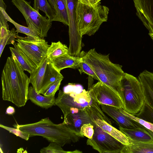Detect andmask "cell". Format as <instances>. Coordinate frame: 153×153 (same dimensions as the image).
<instances>
[{"label": "cell", "instance_id": "cell-12", "mask_svg": "<svg viewBox=\"0 0 153 153\" xmlns=\"http://www.w3.org/2000/svg\"><path fill=\"white\" fill-rule=\"evenodd\" d=\"M100 105H99L83 110L72 109L64 117L62 123L71 130L80 134L81 127L83 124L88 123L93 124L95 120L90 115V112L92 111H100L102 110Z\"/></svg>", "mask_w": 153, "mask_h": 153}, {"label": "cell", "instance_id": "cell-36", "mask_svg": "<svg viewBox=\"0 0 153 153\" xmlns=\"http://www.w3.org/2000/svg\"><path fill=\"white\" fill-rule=\"evenodd\" d=\"M8 21L4 16L2 12L0 11V27H4L9 29V25L7 23Z\"/></svg>", "mask_w": 153, "mask_h": 153}, {"label": "cell", "instance_id": "cell-5", "mask_svg": "<svg viewBox=\"0 0 153 153\" xmlns=\"http://www.w3.org/2000/svg\"><path fill=\"white\" fill-rule=\"evenodd\" d=\"M120 98L122 108L126 111L135 115L140 111L144 99L142 87L137 78L125 73L121 81Z\"/></svg>", "mask_w": 153, "mask_h": 153}, {"label": "cell", "instance_id": "cell-13", "mask_svg": "<svg viewBox=\"0 0 153 153\" xmlns=\"http://www.w3.org/2000/svg\"><path fill=\"white\" fill-rule=\"evenodd\" d=\"M137 16L153 41V0H133Z\"/></svg>", "mask_w": 153, "mask_h": 153}, {"label": "cell", "instance_id": "cell-40", "mask_svg": "<svg viewBox=\"0 0 153 153\" xmlns=\"http://www.w3.org/2000/svg\"><path fill=\"white\" fill-rule=\"evenodd\" d=\"M48 2L50 3V4L53 7V8L55 10L56 9V3L55 0H48Z\"/></svg>", "mask_w": 153, "mask_h": 153}, {"label": "cell", "instance_id": "cell-29", "mask_svg": "<svg viewBox=\"0 0 153 153\" xmlns=\"http://www.w3.org/2000/svg\"><path fill=\"white\" fill-rule=\"evenodd\" d=\"M62 146L58 143L54 142H50L47 147H44L40 150L41 153H81L82 151L76 150L72 151H66L64 150Z\"/></svg>", "mask_w": 153, "mask_h": 153}, {"label": "cell", "instance_id": "cell-6", "mask_svg": "<svg viewBox=\"0 0 153 153\" xmlns=\"http://www.w3.org/2000/svg\"><path fill=\"white\" fill-rule=\"evenodd\" d=\"M11 2L23 15L27 27L41 39H43L47 37L52 21L34 9L30 2L25 0H11Z\"/></svg>", "mask_w": 153, "mask_h": 153}, {"label": "cell", "instance_id": "cell-22", "mask_svg": "<svg viewBox=\"0 0 153 153\" xmlns=\"http://www.w3.org/2000/svg\"><path fill=\"white\" fill-rule=\"evenodd\" d=\"M130 143L125 145L120 153H153V142H142L130 139Z\"/></svg>", "mask_w": 153, "mask_h": 153}, {"label": "cell", "instance_id": "cell-20", "mask_svg": "<svg viewBox=\"0 0 153 153\" xmlns=\"http://www.w3.org/2000/svg\"><path fill=\"white\" fill-rule=\"evenodd\" d=\"M9 48L11 56L15 57L24 71L31 73L36 67L27 55L16 46Z\"/></svg>", "mask_w": 153, "mask_h": 153}, {"label": "cell", "instance_id": "cell-23", "mask_svg": "<svg viewBox=\"0 0 153 153\" xmlns=\"http://www.w3.org/2000/svg\"><path fill=\"white\" fill-rule=\"evenodd\" d=\"M95 122L105 131L124 145L130 143V139L124 133L113 127L105 121L97 119Z\"/></svg>", "mask_w": 153, "mask_h": 153}, {"label": "cell", "instance_id": "cell-25", "mask_svg": "<svg viewBox=\"0 0 153 153\" xmlns=\"http://www.w3.org/2000/svg\"><path fill=\"white\" fill-rule=\"evenodd\" d=\"M68 53V48L60 41L51 42L48 49L47 57L51 62L55 59Z\"/></svg>", "mask_w": 153, "mask_h": 153}, {"label": "cell", "instance_id": "cell-1", "mask_svg": "<svg viewBox=\"0 0 153 153\" xmlns=\"http://www.w3.org/2000/svg\"><path fill=\"white\" fill-rule=\"evenodd\" d=\"M16 58L8 57L2 71V98L18 107L25 106L28 100L29 78Z\"/></svg>", "mask_w": 153, "mask_h": 153}, {"label": "cell", "instance_id": "cell-41", "mask_svg": "<svg viewBox=\"0 0 153 153\" xmlns=\"http://www.w3.org/2000/svg\"><path fill=\"white\" fill-rule=\"evenodd\" d=\"M79 1L81 2L82 3L89 4L90 5L88 0H78Z\"/></svg>", "mask_w": 153, "mask_h": 153}, {"label": "cell", "instance_id": "cell-31", "mask_svg": "<svg viewBox=\"0 0 153 153\" xmlns=\"http://www.w3.org/2000/svg\"><path fill=\"white\" fill-rule=\"evenodd\" d=\"M119 109L123 114L131 119L139 123L148 130L153 132V124L138 118L135 115H132L127 113L124 111L122 108H119Z\"/></svg>", "mask_w": 153, "mask_h": 153}, {"label": "cell", "instance_id": "cell-14", "mask_svg": "<svg viewBox=\"0 0 153 153\" xmlns=\"http://www.w3.org/2000/svg\"><path fill=\"white\" fill-rule=\"evenodd\" d=\"M100 105L102 111L114 120L120 127L133 129L144 127L123 114L118 108L105 105Z\"/></svg>", "mask_w": 153, "mask_h": 153}, {"label": "cell", "instance_id": "cell-8", "mask_svg": "<svg viewBox=\"0 0 153 153\" xmlns=\"http://www.w3.org/2000/svg\"><path fill=\"white\" fill-rule=\"evenodd\" d=\"M93 137L86 142L88 145L100 153H120L125 145L105 131L94 122Z\"/></svg>", "mask_w": 153, "mask_h": 153}, {"label": "cell", "instance_id": "cell-26", "mask_svg": "<svg viewBox=\"0 0 153 153\" xmlns=\"http://www.w3.org/2000/svg\"><path fill=\"white\" fill-rule=\"evenodd\" d=\"M55 1L56 16L53 21L59 22L68 26L69 22L66 0H55Z\"/></svg>", "mask_w": 153, "mask_h": 153}, {"label": "cell", "instance_id": "cell-18", "mask_svg": "<svg viewBox=\"0 0 153 153\" xmlns=\"http://www.w3.org/2000/svg\"><path fill=\"white\" fill-rule=\"evenodd\" d=\"M64 77L48 59L42 86L39 92L43 94L45 91L52 84Z\"/></svg>", "mask_w": 153, "mask_h": 153}, {"label": "cell", "instance_id": "cell-2", "mask_svg": "<svg viewBox=\"0 0 153 153\" xmlns=\"http://www.w3.org/2000/svg\"><path fill=\"white\" fill-rule=\"evenodd\" d=\"M109 55L99 53L93 48L87 52L82 51L79 56L92 69L99 81L112 89L120 98L121 81L125 73L122 65L111 61Z\"/></svg>", "mask_w": 153, "mask_h": 153}, {"label": "cell", "instance_id": "cell-4", "mask_svg": "<svg viewBox=\"0 0 153 153\" xmlns=\"http://www.w3.org/2000/svg\"><path fill=\"white\" fill-rule=\"evenodd\" d=\"M109 9L99 4L94 7L78 1L76 5V24L80 36L94 34L102 23L107 22Z\"/></svg>", "mask_w": 153, "mask_h": 153}, {"label": "cell", "instance_id": "cell-15", "mask_svg": "<svg viewBox=\"0 0 153 153\" xmlns=\"http://www.w3.org/2000/svg\"><path fill=\"white\" fill-rule=\"evenodd\" d=\"M143 89L144 102L153 109V73L147 70L138 76Z\"/></svg>", "mask_w": 153, "mask_h": 153}, {"label": "cell", "instance_id": "cell-11", "mask_svg": "<svg viewBox=\"0 0 153 153\" xmlns=\"http://www.w3.org/2000/svg\"><path fill=\"white\" fill-rule=\"evenodd\" d=\"M78 0H66L69 19L70 44L68 53L79 56L81 49L82 37L78 32L76 24V5Z\"/></svg>", "mask_w": 153, "mask_h": 153}, {"label": "cell", "instance_id": "cell-9", "mask_svg": "<svg viewBox=\"0 0 153 153\" xmlns=\"http://www.w3.org/2000/svg\"><path fill=\"white\" fill-rule=\"evenodd\" d=\"M17 46L28 57L37 68L47 57V52L50 45L45 40H31L22 37L15 39Z\"/></svg>", "mask_w": 153, "mask_h": 153}, {"label": "cell", "instance_id": "cell-27", "mask_svg": "<svg viewBox=\"0 0 153 153\" xmlns=\"http://www.w3.org/2000/svg\"><path fill=\"white\" fill-rule=\"evenodd\" d=\"M33 8L39 12L40 10L44 12L51 21L53 22L56 13L53 7L47 0H34Z\"/></svg>", "mask_w": 153, "mask_h": 153}, {"label": "cell", "instance_id": "cell-16", "mask_svg": "<svg viewBox=\"0 0 153 153\" xmlns=\"http://www.w3.org/2000/svg\"><path fill=\"white\" fill-rule=\"evenodd\" d=\"M82 61L81 57L72 56L68 53L55 59L52 62L54 66L60 72L62 70L67 68L78 69Z\"/></svg>", "mask_w": 153, "mask_h": 153}, {"label": "cell", "instance_id": "cell-38", "mask_svg": "<svg viewBox=\"0 0 153 153\" xmlns=\"http://www.w3.org/2000/svg\"><path fill=\"white\" fill-rule=\"evenodd\" d=\"M15 112V109L12 106H9L6 109V113L9 115H12Z\"/></svg>", "mask_w": 153, "mask_h": 153}, {"label": "cell", "instance_id": "cell-17", "mask_svg": "<svg viewBox=\"0 0 153 153\" xmlns=\"http://www.w3.org/2000/svg\"><path fill=\"white\" fill-rule=\"evenodd\" d=\"M120 130L130 139L136 141L153 142V132L144 127L133 129L119 127Z\"/></svg>", "mask_w": 153, "mask_h": 153}, {"label": "cell", "instance_id": "cell-24", "mask_svg": "<svg viewBox=\"0 0 153 153\" xmlns=\"http://www.w3.org/2000/svg\"><path fill=\"white\" fill-rule=\"evenodd\" d=\"M6 8L0 7V10L7 20L13 24L16 28L17 33L24 34L27 35V39L31 40H37L41 39L38 35L28 27L21 25L13 20L5 11Z\"/></svg>", "mask_w": 153, "mask_h": 153}, {"label": "cell", "instance_id": "cell-39", "mask_svg": "<svg viewBox=\"0 0 153 153\" xmlns=\"http://www.w3.org/2000/svg\"><path fill=\"white\" fill-rule=\"evenodd\" d=\"M88 1L91 5L95 7L100 3L101 0H88Z\"/></svg>", "mask_w": 153, "mask_h": 153}, {"label": "cell", "instance_id": "cell-32", "mask_svg": "<svg viewBox=\"0 0 153 153\" xmlns=\"http://www.w3.org/2000/svg\"><path fill=\"white\" fill-rule=\"evenodd\" d=\"M0 127L25 140H28L30 137L29 134L24 132L18 128L9 127L1 124H0Z\"/></svg>", "mask_w": 153, "mask_h": 153}, {"label": "cell", "instance_id": "cell-3", "mask_svg": "<svg viewBox=\"0 0 153 153\" xmlns=\"http://www.w3.org/2000/svg\"><path fill=\"white\" fill-rule=\"evenodd\" d=\"M13 126L15 128L29 134L30 137L42 136L48 141L55 142L62 147L71 143L77 142L80 138L83 137L62 123L54 124L48 117L32 123L21 125L17 123Z\"/></svg>", "mask_w": 153, "mask_h": 153}, {"label": "cell", "instance_id": "cell-28", "mask_svg": "<svg viewBox=\"0 0 153 153\" xmlns=\"http://www.w3.org/2000/svg\"><path fill=\"white\" fill-rule=\"evenodd\" d=\"M21 37V36L18 35L16 30L13 28L9 30L4 37L0 39V57L6 45L10 44L14 45L15 43V39H20Z\"/></svg>", "mask_w": 153, "mask_h": 153}, {"label": "cell", "instance_id": "cell-10", "mask_svg": "<svg viewBox=\"0 0 153 153\" xmlns=\"http://www.w3.org/2000/svg\"><path fill=\"white\" fill-rule=\"evenodd\" d=\"M91 97L100 105H105L118 108H123L120 96L108 86L101 81L92 85L87 90Z\"/></svg>", "mask_w": 153, "mask_h": 153}, {"label": "cell", "instance_id": "cell-7", "mask_svg": "<svg viewBox=\"0 0 153 153\" xmlns=\"http://www.w3.org/2000/svg\"><path fill=\"white\" fill-rule=\"evenodd\" d=\"M99 104L91 97L88 91L85 90L77 93L60 90L55 101V105L61 109L64 117L72 109H85Z\"/></svg>", "mask_w": 153, "mask_h": 153}, {"label": "cell", "instance_id": "cell-21", "mask_svg": "<svg viewBox=\"0 0 153 153\" xmlns=\"http://www.w3.org/2000/svg\"><path fill=\"white\" fill-rule=\"evenodd\" d=\"M48 59L47 57L42 60L40 65L30 74L29 80L33 88L39 93L41 88L45 71Z\"/></svg>", "mask_w": 153, "mask_h": 153}, {"label": "cell", "instance_id": "cell-35", "mask_svg": "<svg viewBox=\"0 0 153 153\" xmlns=\"http://www.w3.org/2000/svg\"><path fill=\"white\" fill-rule=\"evenodd\" d=\"M62 79L59 80L51 85L44 93L43 96L48 97H54L56 92L59 89Z\"/></svg>", "mask_w": 153, "mask_h": 153}, {"label": "cell", "instance_id": "cell-37", "mask_svg": "<svg viewBox=\"0 0 153 153\" xmlns=\"http://www.w3.org/2000/svg\"><path fill=\"white\" fill-rule=\"evenodd\" d=\"M10 30L7 28L4 27H0V39H2L4 37L8 34Z\"/></svg>", "mask_w": 153, "mask_h": 153}, {"label": "cell", "instance_id": "cell-30", "mask_svg": "<svg viewBox=\"0 0 153 153\" xmlns=\"http://www.w3.org/2000/svg\"><path fill=\"white\" fill-rule=\"evenodd\" d=\"M135 115L138 118L153 124V109L145 102L140 111Z\"/></svg>", "mask_w": 153, "mask_h": 153}, {"label": "cell", "instance_id": "cell-33", "mask_svg": "<svg viewBox=\"0 0 153 153\" xmlns=\"http://www.w3.org/2000/svg\"><path fill=\"white\" fill-rule=\"evenodd\" d=\"M78 70L81 74L84 73L95 79L99 81V79L95 72L85 62L82 61L79 66Z\"/></svg>", "mask_w": 153, "mask_h": 153}, {"label": "cell", "instance_id": "cell-34", "mask_svg": "<svg viewBox=\"0 0 153 153\" xmlns=\"http://www.w3.org/2000/svg\"><path fill=\"white\" fill-rule=\"evenodd\" d=\"M94 132L93 124L88 123L84 124L81 126L80 133L83 137L85 136L91 139L93 137Z\"/></svg>", "mask_w": 153, "mask_h": 153}, {"label": "cell", "instance_id": "cell-19", "mask_svg": "<svg viewBox=\"0 0 153 153\" xmlns=\"http://www.w3.org/2000/svg\"><path fill=\"white\" fill-rule=\"evenodd\" d=\"M28 98L36 105L46 109L55 105L56 99L54 97H48L42 96L32 86L29 88Z\"/></svg>", "mask_w": 153, "mask_h": 153}]
</instances>
